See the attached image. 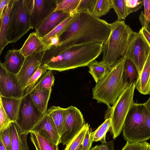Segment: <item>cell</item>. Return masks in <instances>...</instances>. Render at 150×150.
<instances>
[{"mask_svg":"<svg viewBox=\"0 0 150 150\" xmlns=\"http://www.w3.org/2000/svg\"><path fill=\"white\" fill-rule=\"evenodd\" d=\"M110 32V24L88 11L79 13L77 18L59 36V44L46 50L44 59L48 60L69 46L88 42L103 44Z\"/></svg>","mask_w":150,"mask_h":150,"instance_id":"obj_1","label":"cell"},{"mask_svg":"<svg viewBox=\"0 0 150 150\" xmlns=\"http://www.w3.org/2000/svg\"><path fill=\"white\" fill-rule=\"evenodd\" d=\"M103 44L88 42L70 46L43 64L59 72L88 66L103 52Z\"/></svg>","mask_w":150,"mask_h":150,"instance_id":"obj_2","label":"cell"},{"mask_svg":"<svg viewBox=\"0 0 150 150\" xmlns=\"http://www.w3.org/2000/svg\"><path fill=\"white\" fill-rule=\"evenodd\" d=\"M126 59L121 57L108 70L92 89L93 98L98 103L106 104L110 108L130 83L124 80V69Z\"/></svg>","mask_w":150,"mask_h":150,"instance_id":"obj_3","label":"cell"},{"mask_svg":"<svg viewBox=\"0 0 150 150\" xmlns=\"http://www.w3.org/2000/svg\"><path fill=\"white\" fill-rule=\"evenodd\" d=\"M110 32L103 45V57L100 62L108 70L124 56L134 32L124 21L110 24Z\"/></svg>","mask_w":150,"mask_h":150,"instance_id":"obj_4","label":"cell"},{"mask_svg":"<svg viewBox=\"0 0 150 150\" xmlns=\"http://www.w3.org/2000/svg\"><path fill=\"white\" fill-rule=\"evenodd\" d=\"M34 0H13L7 33L8 43H15L32 28L31 13Z\"/></svg>","mask_w":150,"mask_h":150,"instance_id":"obj_5","label":"cell"},{"mask_svg":"<svg viewBox=\"0 0 150 150\" xmlns=\"http://www.w3.org/2000/svg\"><path fill=\"white\" fill-rule=\"evenodd\" d=\"M136 81L129 84L119 96L115 102L108 108L105 119L110 117L111 125L110 129L115 139L121 134L127 114L134 103V96Z\"/></svg>","mask_w":150,"mask_h":150,"instance_id":"obj_6","label":"cell"},{"mask_svg":"<svg viewBox=\"0 0 150 150\" xmlns=\"http://www.w3.org/2000/svg\"><path fill=\"white\" fill-rule=\"evenodd\" d=\"M143 104L134 103L130 109L122 128L125 140L131 142H142L150 139V131L146 126L142 115Z\"/></svg>","mask_w":150,"mask_h":150,"instance_id":"obj_7","label":"cell"},{"mask_svg":"<svg viewBox=\"0 0 150 150\" xmlns=\"http://www.w3.org/2000/svg\"><path fill=\"white\" fill-rule=\"evenodd\" d=\"M45 115L36 107L29 94L23 97L15 122L23 133L28 134Z\"/></svg>","mask_w":150,"mask_h":150,"instance_id":"obj_8","label":"cell"},{"mask_svg":"<svg viewBox=\"0 0 150 150\" xmlns=\"http://www.w3.org/2000/svg\"><path fill=\"white\" fill-rule=\"evenodd\" d=\"M150 50V46L142 35L139 32H134L130 40L124 57L125 59H130L134 64L138 77Z\"/></svg>","mask_w":150,"mask_h":150,"instance_id":"obj_9","label":"cell"},{"mask_svg":"<svg viewBox=\"0 0 150 150\" xmlns=\"http://www.w3.org/2000/svg\"><path fill=\"white\" fill-rule=\"evenodd\" d=\"M66 108L65 124L61 137L63 145L68 143L86 124L81 112L77 108L71 105Z\"/></svg>","mask_w":150,"mask_h":150,"instance_id":"obj_10","label":"cell"},{"mask_svg":"<svg viewBox=\"0 0 150 150\" xmlns=\"http://www.w3.org/2000/svg\"><path fill=\"white\" fill-rule=\"evenodd\" d=\"M25 91L18 84L16 75L7 70L0 64V96L21 98Z\"/></svg>","mask_w":150,"mask_h":150,"instance_id":"obj_11","label":"cell"},{"mask_svg":"<svg viewBox=\"0 0 150 150\" xmlns=\"http://www.w3.org/2000/svg\"><path fill=\"white\" fill-rule=\"evenodd\" d=\"M45 51L35 52L25 57L21 70L16 75L18 84L25 91L29 80L41 65Z\"/></svg>","mask_w":150,"mask_h":150,"instance_id":"obj_12","label":"cell"},{"mask_svg":"<svg viewBox=\"0 0 150 150\" xmlns=\"http://www.w3.org/2000/svg\"><path fill=\"white\" fill-rule=\"evenodd\" d=\"M58 0H34L31 13L32 29L35 28L55 11Z\"/></svg>","mask_w":150,"mask_h":150,"instance_id":"obj_13","label":"cell"},{"mask_svg":"<svg viewBox=\"0 0 150 150\" xmlns=\"http://www.w3.org/2000/svg\"><path fill=\"white\" fill-rule=\"evenodd\" d=\"M31 132L38 134L57 145L61 143V137L54 124L51 117L46 113Z\"/></svg>","mask_w":150,"mask_h":150,"instance_id":"obj_14","label":"cell"},{"mask_svg":"<svg viewBox=\"0 0 150 150\" xmlns=\"http://www.w3.org/2000/svg\"><path fill=\"white\" fill-rule=\"evenodd\" d=\"M70 14L61 11H54L35 28L36 32L41 38L44 37Z\"/></svg>","mask_w":150,"mask_h":150,"instance_id":"obj_15","label":"cell"},{"mask_svg":"<svg viewBox=\"0 0 150 150\" xmlns=\"http://www.w3.org/2000/svg\"><path fill=\"white\" fill-rule=\"evenodd\" d=\"M4 57V62L1 63L2 66L8 71L17 75L21 70L25 58L20 50H8Z\"/></svg>","mask_w":150,"mask_h":150,"instance_id":"obj_16","label":"cell"},{"mask_svg":"<svg viewBox=\"0 0 150 150\" xmlns=\"http://www.w3.org/2000/svg\"><path fill=\"white\" fill-rule=\"evenodd\" d=\"M135 88L142 94H150V50L143 69L136 81Z\"/></svg>","mask_w":150,"mask_h":150,"instance_id":"obj_17","label":"cell"},{"mask_svg":"<svg viewBox=\"0 0 150 150\" xmlns=\"http://www.w3.org/2000/svg\"><path fill=\"white\" fill-rule=\"evenodd\" d=\"M11 132V150H29L27 142L28 134L23 133L15 122L10 126Z\"/></svg>","mask_w":150,"mask_h":150,"instance_id":"obj_18","label":"cell"},{"mask_svg":"<svg viewBox=\"0 0 150 150\" xmlns=\"http://www.w3.org/2000/svg\"><path fill=\"white\" fill-rule=\"evenodd\" d=\"M20 50L25 57L35 52L46 50L45 45L41 38L36 32L30 34Z\"/></svg>","mask_w":150,"mask_h":150,"instance_id":"obj_19","label":"cell"},{"mask_svg":"<svg viewBox=\"0 0 150 150\" xmlns=\"http://www.w3.org/2000/svg\"><path fill=\"white\" fill-rule=\"evenodd\" d=\"M52 89L39 88L33 90L29 93L34 104L41 112L45 115Z\"/></svg>","mask_w":150,"mask_h":150,"instance_id":"obj_20","label":"cell"},{"mask_svg":"<svg viewBox=\"0 0 150 150\" xmlns=\"http://www.w3.org/2000/svg\"><path fill=\"white\" fill-rule=\"evenodd\" d=\"M22 98L0 96V102L8 116L13 122H16L17 120Z\"/></svg>","mask_w":150,"mask_h":150,"instance_id":"obj_21","label":"cell"},{"mask_svg":"<svg viewBox=\"0 0 150 150\" xmlns=\"http://www.w3.org/2000/svg\"><path fill=\"white\" fill-rule=\"evenodd\" d=\"M46 114L52 118L61 137L65 124L67 108L59 106H52L48 110Z\"/></svg>","mask_w":150,"mask_h":150,"instance_id":"obj_22","label":"cell"},{"mask_svg":"<svg viewBox=\"0 0 150 150\" xmlns=\"http://www.w3.org/2000/svg\"><path fill=\"white\" fill-rule=\"evenodd\" d=\"M13 0H10L6 7L0 21V55L5 47L9 43L7 39V33L9 21V14Z\"/></svg>","mask_w":150,"mask_h":150,"instance_id":"obj_23","label":"cell"},{"mask_svg":"<svg viewBox=\"0 0 150 150\" xmlns=\"http://www.w3.org/2000/svg\"><path fill=\"white\" fill-rule=\"evenodd\" d=\"M112 8L111 0H91L88 11L99 18L103 16Z\"/></svg>","mask_w":150,"mask_h":150,"instance_id":"obj_24","label":"cell"},{"mask_svg":"<svg viewBox=\"0 0 150 150\" xmlns=\"http://www.w3.org/2000/svg\"><path fill=\"white\" fill-rule=\"evenodd\" d=\"M79 15L78 13L70 14L48 34L41 38L44 45L50 38L55 35H58L59 37L69 25L77 18Z\"/></svg>","mask_w":150,"mask_h":150,"instance_id":"obj_25","label":"cell"},{"mask_svg":"<svg viewBox=\"0 0 150 150\" xmlns=\"http://www.w3.org/2000/svg\"><path fill=\"white\" fill-rule=\"evenodd\" d=\"M30 138L36 150H59L58 145L33 132L30 133Z\"/></svg>","mask_w":150,"mask_h":150,"instance_id":"obj_26","label":"cell"},{"mask_svg":"<svg viewBox=\"0 0 150 150\" xmlns=\"http://www.w3.org/2000/svg\"><path fill=\"white\" fill-rule=\"evenodd\" d=\"M111 125V118L109 117L105 119L104 122L95 131L92 132L91 136L93 142L100 141L102 143L106 142V134Z\"/></svg>","mask_w":150,"mask_h":150,"instance_id":"obj_27","label":"cell"},{"mask_svg":"<svg viewBox=\"0 0 150 150\" xmlns=\"http://www.w3.org/2000/svg\"><path fill=\"white\" fill-rule=\"evenodd\" d=\"M88 66L89 68L88 72L96 83L102 79L109 70L100 62L96 60L91 62Z\"/></svg>","mask_w":150,"mask_h":150,"instance_id":"obj_28","label":"cell"},{"mask_svg":"<svg viewBox=\"0 0 150 150\" xmlns=\"http://www.w3.org/2000/svg\"><path fill=\"white\" fill-rule=\"evenodd\" d=\"M138 77V71L134 64L130 59H126L124 69V81L131 83L136 81Z\"/></svg>","mask_w":150,"mask_h":150,"instance_id":"obj_29","label":"cell"},{"mask_svg":"<svg viewBox=\"0 0 150 150\" xmlns=\"http://www.w3.org/2000/svg\"><path fill=\"white\" fill-rule=\"evenodd\" d=\"M112 8L114 9L117 17V20L123 21L131 13L127 6L125 0H111Z\"/></svg>","mask_w":150,"mask_h":150,"instance_id":"obj_30","label":"cell"},{"mask_svg":"<svg viewBox=\"0 0 150 150\" xmlns=\"http://www.w3.org/2000/svg\"><path fill=\"white\" fill-rule=\"evenodd\" d=\"M52 71L48 70L43 74L37 81L32 90L39 88L52 89L55 80Z\"/></svg>","mask_w":150,"mask_h":150,"instance_id":"obj_31","label":"cell"},{"mask_svg":"<svg viewBox=\"0 0 150 150\" xmlns=\"http://www.w3.org/2000/svg\"><path fill=\"white\" fill-rule=\"evenodd\" d=\"M80 1V0H58L55 11H61L69 14L77 13L76 9Z\"/></svg>","mask_w":150,"mask_h":150,"instance_id":"obj_32","label":"cell"},{"mask_svg":"<svg viewBox=\"0 0 150 150\" xmlns=\"http://www.w3.org/2000/svg\"><path fill=\"white\" fill-rule=\"evenodd\" d=\"M90 127L88 123L86 124L81 131L68 143L64 150H77L82 143L87 130Z\"/></svg>","mask_w":150,"mask_h":150,"instance_id":"obj_33","label":"cell"},{"mask_svg":"<svg viewBox=\"0 0 150 150\" xmlns=\"http://www.w3.org/2000/svg\"><path fill=\"white\" fill-rule=\"evenodd\" d=\"M45 65L42 64L29 80L27 84L24 96L29 94L33 88L37 81L42 75L48 70Z\"/></svg>","mask_w":150,"mask_h":150,"instance_id":"obj_34","label":"cell"},{"mask_svg":"<svg viewBox=\"0 0 150 150\" xmlns=\"http://www.w3.org/2000/svg\"><path fill=\"white\" fill-rule=\"evenodd\" d=\"M144 12L142 11L139 16V20L142 27L147 29L150 22V0L143 1Z\"/></svg>","mask_w":150,"mask_h":150,"instance_id":"obj_35","label":"cell"},{"mask_svg":"<svg viewBox=\"0 0 150 150\" xmlns=\"http://www.w3.org/2000/svg\"><path fill=\"white\" fill-rule=\"evenodd\" d=\"M12 122L8 116L0 102V132L9 127Z\"/></svg>","mask_w":150,"mask_h":150,"instance_id":"obj_36","label":"cell"},{"mask_svg":"<svg viewBox=\"0 0 150 150\" xmlns=\"http://www.w3.org/2000/svg\"><path fill=\"white\" fill-rule=\"evenodd\" d=\"M0 139L6 150H11V132L10 126L5 130L0 132Z\"/></svg>","mask_w":150,"mask_h":150,"instance_id":"obj_37","label":"cell"},{"mask_svg":"<svg viewBox=\"0 0 150 150\" xmlns=\"http://www.w3.org/2000/svg\"><path fill=\"white\" fill-rule=\"evenodd\" d=\"M143 0H125L127 6L129 9L131 13L136 12L142 8L143 6Z\"/></svg>","mask_w":150,"mask_h":150,"instance_id":"obj_38","label":"cell"},{"mask_svg":"<svg viewBox=\"0 0 150 150\" xmlns=\"http://www.w3.org/2000/svg\"><path fill=\"white\" fill-rule=\"evenodd\" d=\"M92 129L90 126L88 128L82 145V150H90L93 142L91 138Z\"/></svg>","mask_w":150,"mask_h":150,"instance_id":"obj_39","label":"cell"},{"mask_svg":"<svg viewBox=\"0 0 150 150\" xmlns=\"http://www.w3.org/2000/svg\"><path fill=\"white\" fill-rule=\"evenodd\" d=\"M59 44V37L58 35H54L49 39L45 44L46 50L58 46Z\"/></svg>","mask_w":150,"mask_h":150,"instance_id":"obj_40","label":"cell"},{"mask_svg":"<svg viewBox=\"0 0 150 150\" xmlns=\"http://www.w3.org/2000/svg\"><path fill=\"white\" fill-rule=\"evenodd\" d=\"M145 142H127L122 150H140Z\"/></svg>","mask_w":150,"mask_h":150,"instance_id":"obj_41","label":"cell"},{"mask_svg":"<svg viewBox=\"0 0 150 150\" xmlns=\"http://www.w3.org/2000/svg\"><path fill=\"white\" fill-rule=\"evenodd\" d=\"M91 0H80L76 9L77 13L88 11Z\"/></svg>","mask_w":150,"mask_h":150,"instance_id":"obj_42","label":"cell"},{"mask_svg":"<svg viewBox=\"0 0 150 150\" xmlns=\"http://www.w3.org/2000/svg\"><path fill=\"white\" fill-rule=\"evenodd\" d=\"M142 115L145 124L150 131V114L144 106L142 110Z\"/></svg>","mask_w":150,"mask_h":150,"instance_id":"obj_43","label":"cell"},{"mask_svg":"<svg viewBox=\"0 0 150 150\" xmlns=\"http://www.w3.org/2000/svg\"><path fill=\"white\" fill-rule=\"evenodd\" d=\"M98 146L100 150H114V144L112 140L102 143Z\"/></svg>","mask_w":150,"mask_h":150,"instance_id":"obj_44","label":"cell"},{"mask_svg":"<svg viewBox=\"0 0 150 150\" xmlns=\"http://www.w3.org/2000/svg\"><path fill=\"white\" fill-rule=\"evenodd\" d=\"M144 37L150 46V33L147 29L142 27L139 32Z\"/></svg>","mask_w":150,"mask_h":150,"instance_id":"obj_45","label":"cell"},{"mask_svg":"<svg viewBox=\"0 0 150 150\" xmlns=\"http://www.w3.org/2000/svg\"><path fill=\"white\" fill-rule=\"evenodd\" d=\"M10 0H0V20L2 18L4 11L9 4Z\"/></svg>","mask_w":150,"mask_h":150,"instance_id":"obj_46","label":"cell"},{"mask_svg":"<svg viewBox=\"0 0 150 150\" xmlns=\"http://www.w3.org/2000/svg\"><path fill=\"white\" fill-rule=\"evenodd\" d=\"M140 150H150V144L146 142Z\"/></svg>","mask_w":150,"mask_h":150,"instance_id":"obj_47","label":"cell"},{"mask_svg":"<svg viewBox=\"0 0 150 150\" xmlns=\"http://www.w3.org/2000/svg\"><path fill=\"white\" fill-rule=\"evenodd\" d=\"M143 105L150 114V97L148 100Z\"/></svg>","mask_w":150,"mask_h":150,"instance_id":"obj_48","label":"cell"},{"mask_svg":"<svg viewBox=\"0 0 150 150\" xmlns=\"http://www.w3.org/2000/svg\"><path fill=\"white\" fill-rule=\"evenodd\" d=\"M0 150H6L1 139H0Z\"/></svg>","mask_w":150,"mask_h":150,"instance_id":"obj_49","label":"cell"},{"mask_svg":"<svg viewBox=\"0 0 150 150\" xmlns=\"http://www.w3.org/2000/svg\"><path fill=\"white\" fill-rule=\"evenodd\" d=\"M90 150H100V148H99L98 146V145L93 147Z\"/></svg>","mask_w":150,"mask_h":150,"instance_id":"obj_50","label":"cell"},{"mask_svg":"<svg viewBox=\"0 0 150 150\" xmlns=\"http://www.w3.org/2000/svg\"><path fill=\"white\" fill-rule=\"evenodd\" d=\"M77 150H82V145Z\"/></svg>","mask_w":150,"mask_h":150,"instance_id":"obj_51","label":"cell"}]
</instances>
